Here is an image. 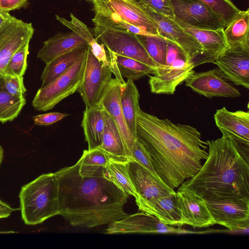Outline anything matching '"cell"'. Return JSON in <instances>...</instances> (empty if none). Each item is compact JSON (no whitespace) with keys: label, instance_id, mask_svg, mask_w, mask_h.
<instances>
[{"label":"cell","instance_id":"1","mask_svg":"<svg viewBox=\"0 0 249 249\" xmlns=\"http://www.w3.org/2000/svg\"><path fill=\"white\" fill-rule=\"evenodd\" d=\"M136 139L148 153L159 178L173 189L193 177L208 156L207 142L196 128L159 118L141 109L138 113Z\"/></svg>","mask_w":249,"mask_h":249},{"label":"cell","instance_id":"2","mask_svg":"<svg viewBox=\"0 0 249 249\" xmlns=\"http://www.w3.org/2000/svg\"><path fill=\"white\" fill-rule=\"evenodd\" d=\"M104 171L82 176L77 162L55 172L58 181L59 215L71 225L93 228L128 215L124 208L129 195L106 178Z\"/></svg>","mask_w":249,"mask_h":249},{"label":"cell","instance_id":"3","mask_svg":"<svg viewBox=\"0 0 249 249\" xmlns=\"http://www.w3.org/2000/svg\"><path fill=\"white\" fill-rule=\"evenodd\" d=\"M208 156L199 171L179 188L204 201L249 200V162L229 137L207 141Z\"/></svg>","mask_w":249,"mask_h":249},{"label":"cell","instance_id":"4","mask_svg":"<svg viewBox=\"0 0 249 249\" xmlns=\"http://www.w3.org/2000/svg\"><path fill=\"white\" fill-rule=\"evenodd\" d=\"M18 196L22 219L26 225L41 224L59 215L58 181L55 173L41 175L23 185Z\"/></svg>","mask_w":249,"mask_h":249},{"label":"cell","instance_id":"5","mask_svg":"<svg viewBox=\"0 0 249 249\" xmlns=\"http://www.w3.org/2000/svg\"><path fill=\"white\" fill-rule=\"evenodd\" d=\"M87 50L74 64L50 84L40 88L32 101L34 108L46 111L77 91L81 85L85 71Z\"/></svg>","mask_w":249,"mask_h":249},{"label":"cell","instance_id":"6","mask_svg":"<svg viewBox=\"0 0 249 249\" xmlns=\"http://www.w3.org/2000/svg\"><path fill=\"white\" fill-rule=\"evenodd\" d=\"M136 0L154 23L159 36L177 46L185 60L194 64L202 52L198 42L173 19L157 12L140 0Z\"/></svg>","mask_w":249,"mask_h":249},{"label":"cell","instance_id":"7","mask_svg":"<svg viewBox=\"0 0 249 249\" xmlns=\"http://www.w3.org/2000/svg\"><path fill=\"white\" fill-rule=\"evenodd\" d=\"M92 31L96 39L100 40L107 50L115 53L136 59L155 68L162 67L150 57L136 35L97 24H94Z\"/></svg>","mask_w":249,"mask_h":249},{"label":"cell","instance_id":"8","mask_svg":"<svg viewBox=\"0 0 249 249\" xmlns=\"http://www.w3.org/2000/svg\"><path fill=\"white\" fill-rule=\"evenodd\" d=\"M112 79L108 66H104L88 47L83 82L77 91L85 104L86 109L100 104Z\"/></svg>","mask_w":249,"mask_h":249},{"label":"cell","instance_id":"9","mask_svg":"<svg viewBox=\"0 0 249 249\" xmlns=\"http://www.w3.org/2000/svg\"><path fill=\"white\" fill-rule=\"evenodd\" d=\"M215 123L223 136L230 138L247 158L249 153V111H231L225 107L214 114Z\"/></svg>","mask_w":249,"mask_h":249},{"label":"cell","instance_id":"10","mask_svg":"<svg viewBox=\"0 0 249 249\" xmlns=\"http://www.w3.org/2000/svg\"><path fill=\"white\" fill-rule=\"evenodd\" d=\"M175 18L192 27L205 30L224 29L223 20L198 0H171Z\"/></svg>","mask_w":249,"mask_h":249},{"label":"cell","instance_id":"11","mask_svg":"<svg viewBox=\"0 0 249 249\" xmlns=\"http://www.w3.org/2000/svg\"><path fill=\"white\" fill-rule=\"evenodd\" d=\"M214 224L233 231L249 226V200L224 199L205 201Z\"/></svg>","mask_w":249,"mask_h":249},{"label":"cell","instance_id":"12","mask_svg":"<svg viewBox=\"0 0 249 249\" xmlns=\"http://www.w3.org/2000/svg\"><path fill=\"white\" fill-rule=\"evenodd\" d=\"M128 173L135 188L138 207L159 196L175 194L158 177L135 161L127 163Z\"/></svg>","mask_w":249,"mask_h":249},{"label":"cell","instance_id":"13","mask_svg":"<svg viewBox=\"0 0 249 249\" xmlns=\"http://www.w3.org/2000/svg\"><path fill=\"white\" fill-rule=\"evenodd\" d=\"M35 29L27 23L14 17L0 30V79L14 53L30 42Z\"/></svg>","mask_w":249,"mask_h":249},{"label":"cell","instance_id":"14","mask_svg":"<svg viewBox=\"0 0 249 249\" xmlns=\"http://www.w3.org/2000/svg\"><path fill=\"white\" fill-rule=\"evenodd\" d=\"M224 78L249 89V48H228L213 63Z\"/></svg>","mask_w":249,"mask_h":249},{"label":"cell","instance_id":"15","mask_svg":"<svg viewBox=\"0 0 249 249\" xmlns=\"http://www.w3.org/2000/svg\"><path fill=\"white\" fill-rule=\"evenodd\" d=\"M192 62H187L183 56L178 58L170 66L160 68L157 74L149 75L148 84L152 93L173 94L177 87L195 73Z\"/></svg>","mask_w":249,"mask_h":249},{"label":"cell","instance_id":"16","mask_svg":"<svg viewBox=\"0 0 249 249\" xmlns=\"http://www.w3.org/2000/svg\"><path fill=\"white\" fill-rule=\"evenodd\" d=\"M180 228L165 224L156 217L143 212L128 215L109 224L106 233H183Z\"/></svg>","mask_w":249,"mask_h":249},{"label":"cell","instance_id":"17","mask_svg":"<svg viewBox=\"0 0 249 249\" xmlns=\"http://www.w3.org/2000/svg\"><path fill=\"white\" fill-rule=\"evenodd\" d=\"M217 69L194 73L185 82V86L194 92L209 98L214 97L235 98L241 96L239 90L227 82Z\"/></svg>","mask_w":249,"mask_h":249},{"label":"cell","instance_id":"18","mask_svg":"<svg viewBox=\"0 0 249 249\" xmlns=\"http://www.w3.org/2000/svg\"><path fill=\"white\" fill-rule=\"evenodd\" d=\"M173 20L195 38L202 47V53L194 63L195 67L205 63H213L229 48L224 36V29L212 30L198 29L175 18Z\"/></svg>","mask_w":249,"mask_h":249},{"label":"cell","instance_id":"19","mask_svg":"<svg viewBox=\"0 0 249 249\" xmlns=\"http://www.w3.org/2000/svg\"><path fill=\"white\" fill-rule=\"evenodd\" d=\"M175 196L183 225L201 228L214 224L203 199L191 191L180 188L176 192Z\"/></svg>","mask_w":249,"mask_h":249},{"label":"cell","instance_id":"20","mask_svg":"<svg viewBox=\"0 0 249 249\" xmlns=\"http://www.w3.org/2000/svg\"><path fill=\"white\" fill-rule=\"evenodd\" d=\"M121 86L116 78H112L100 104L116 123L122 136L129 161H133L131 150L135 139L131 134L125 120L120 102Z\"/></svg>","mask_w":249,"mask_h":249},{"label":"cell","instance_id":"21","mask_svg":"<svg viewBox=\"0 0 249 249\" xmlns=\"http://www.w3.org/2000/svg\"><path fill=\"white\" fill-rule=\"evenodd\" d=\"M120 19L124 20L152 35L159 36L151 20L137 3L136 0H99Z\"/></svg>","mask_w":249,"mask_h":249},{"label":"cell","instance_id":"22","mask_svg":"<svg viewBox=\"0 0 249 249\" xmlns=\"http://www.w3.org/2000/svg\"><path fill=\"white\" fill-rule=\"evenodd\" d=\"M88 43L73 31L58 33L43 42L37 53V58L45 64L54 58L78 48H88Z\"/></svg>","mask_w":249,"mask_h":249},{"label":"cell","instance_id":"23","mask_svg":"<svg viewBox=\"0 0 249 249\" xmlns=\"http://www.w3.org/2000/svg\"><path fill=\"white\" fill-rule=\"evenodd\" d=\"M176 193L159 196L140 206L142 212L156 217L161 222L172 226H181L182 217L176 201Z\"/></svg>","mask_w":249,"mask_h":249},{"label":"cell","instance_id":"24","mask_svg":"<svg viewBox=\"0 0 249 249\" xmlns=\"http://www.w3.org/2000/svg\"><path fill=\"white\" fill-rule=\"evenodd\" d=\"M104 116L105 125L100 148L107 154L109 159L121 162L129 161L117 126L105 109Z\"/></svg>","mask_w":249,"mask_h":249},{"label":"cell","instance_id":"25","mask_svg":"<svg viewBox=\"0 0 249 249\" xmlns=\"http://www.w3.org/2000/svg\"><path fill=\"white\" fill-rule=\"evenodd\" d=\"M104 125V108L101 104L85 110L81 126L88 144V150L100 147Z\"/></svg>","mask_w":249,"mask_h":249},{"label":"cell","instance_id":"26","mask_svg":"<svg viewBox=\"0 0 249 249\" xmlns=\"http://www.w3.org/2000/svg\"><path fill=\"white\" fill-rule=\"evenodd\" d=\"M139 99V92L134 81L127 79L121 87L120 102L127 125L135 139L138 113L141 110Z\"/></svg>","mask_w":249,"mask_h":249},{"label":"cell","instance_id":"27","mask_svg":"<svg viewBox=\"0 0 249 249\" xmlns=\"http://www.w3.org/2000/svg\"><path fill=\"white\" fill-rule=\"evenodd\" d=\"M224 34L229 48H249V9L240 10Z\"/></svg>","mask_w":249,"mask_h":249},{"label":"cell","instance_id":"28","mask_svg":"<svg viewBox=\"0 0 249 249\" xmlns=\"http://www.w3.org/2000/svg\"><path fill=\"white\" fill-rule=\"evenodd\" d=\"M88 48H78L62 54L46 64L41 75L44 88L70 68Z\"/></svg>","mask_w":249,"mask_h":249},{"label":"cell","instance_id":"29","mask_svg":"<svg viewBox=\"0 0 249 249\" xmlns=\"http://www.w3.org/2000/svg\"><path fill=\"white\" fill-rule=\"evenodd\" d=\"M118 68L121 76L135 81L145 75L157 74L159 68L149 66L136 59L115 53Z\"/></svg>","mask_w":249,"mask_h":249},{"label":"cell","instance_id":"30","mask_svg":"<svg viewBox=\"0 0 249 249\" xmlns=\"http://www.w3.org/2000/svg\"><path fill=\"white\" fill-rule=\"evenodd\" d=\"M128 162L117 161L109 159L105 168L104 175L125 193L133 196L135 198L137 196L135 190L128 173Z\"/></svg>","mask_w":249,"mask_h":249},{"label":"cell","instance_id":"31","mask_svg":"<svg viewBox=\"0 0 249 249\" xmlns=\"http://www.w3.org/2000/svg\"><path fill=\"white\" fill-rule=\"evenodd\" d=\"M109 161V158L100 148L85 150L77 161L79 172L82 176H90L104 170Z\"/></svg>","mask_w":249,"mask_h":249},{"label":"cell","instance_id":"32","mask_svg":"<svg viewBox=\"0 0 249 249\" xmlns=\"http://www.w3.org/2000/svg\"><path fill=\"white\" fill-rule=\"evenodd\" d=\"M26 104L24 97H18L10 94L4 88L0 79V122L13 121L20 113Z\"/></svg>","mask_w":249,"mask_h":249},{"label":"cell","instance_id":"33","mask_svg":"<svg viewBox=\"0 0 249 249\" xmlns=\"http://www.w3.org/2000/svg\"><path fill=\"white\" fill-rule=\"evenodd\" d=\"M136 36L150 57L159 65L164 66L168 41L156 35H136Z\"/></svg>","mask_w":249,"mask_h":249},{"label":"cell","instance_id":"34","mask_svg":"<svg viewBox=\"0 0 249 249\" xmlns=\"http://www.w3.org/2000/svg\"><path fill=\"white\" fill-rule=\"evenodd\" d=\"M219 16L226 27L234 18L240 10L231 0H198Z\"/></svg>","mask_w":249,"mask_h":249},{"label":"cell","instance_id":"35","mask_svg":"<svg viewBox=\"0 0 249 249\" xmlns=\"http://www.w3.org/2000/svg\"><path fill=\"white\" fill-rule=\"evenodd\" d=\"M29 44V42L27 43L14 53L5 67L3 75H24L27 67Z\"/></svg>","mask_w":249,"mask_h":249},{"label":"cell","instance_id":"36","mask_svg":"<svg viewBox=\"0 0 249 249\" xmlns=\"http://www.w3.org/2000/svg\"><path fill=\"white\" fill-rule=\"evenodd\" d=\"M70 20H67L62 17L55 15L56 20L61 24L74 32L84 40H85L90 46L98 41L94 37L91 30L77 18L72 13H70Z\"/></svg>","mask_w":249,"mask_h":249},{"label":"cell","instance_id":"37","mask_svg":"<svg viewBox=\"0 0 249 249\" xmlns=\"http://www.w3.org/2000/svg\"><path fill=\"white\" fill-rule=\"evenodd\" d=\"M1 79L4 88L10 94L18 97H24L26 89L23 76L4 74Z\"/></svg>","mask_w":249,"mask_h":249},{"label":"cell","instance_id":"38","mask_svg":"<svg viewBox=\"0 0 249 249\" xmlns=\"http://www.w3.org/2000/svg\"><path fill=\"white\" fill-rule=\"evenodd\" d=\"M131 156L133 161L138 162L154 175L158 177L148 153L137 139L132 148Z\"/></svg>","mask_w":249,"mask_h":249},{"label":"cell","instance_id":"39","mask_svg":"<svg viewBox=\"0 0 249 249\" xmlns=\"http://www.w3.org/2000/svg\"><path fill=\"white\" fill-rule=\"evenodd\" d=\"M157 12L173 19L175 18L171 0H140Z\"/></svg>","mask_w":249,"mask_h":249},{"label":"cell","instance_id":"40","mask_svg":"<svg viewBox=\"0 0 249 249\" xmlns=\"http://www.w3.org/2000/svg\"><path fill=\"white\" fill-rule=\"evenodd\" d=\"M69 114L53 112L37 115L32 117L34 124L37 125H49L56 123Z\"/></svg>","mask_w":249,"mask_h":249},{"label":"cell","instance_id":"41","mask_svg":"<svg viewBox=\"0 0 249 249\" xmlns=\"http://www.w3.org/2000/svg\"><path fill=\"white\" fill-rule=\"evenodd\" d=\"M105 46L103 43L99 44L98 42H97L89 47L93 56L101 62L104 66L109 67L108 58Z\"/></svg>","mask_w":249,"mask_h":249},{"label":"cell","instance_id":"42","mask_svg":"<svg viewBox=\"0 0 249 249\" xmlns=\"http://www.w3.org/2000/svg\"><path fill=\"white\" fill-rule=\"evenodd\" d=\"M28 0H0V9L9 12L26 6Z\"/></svg>","mask_w":249,"mask_h":249},{"label":"cell","instance_id":"43","mask_svg":"<svg viewBox=\"0 0 249 249\" xmlns=\"http://www.w3.org/2000/svg\"><path fill=\"white\" fill-rule=\"evenodd\" d=\"M180 56H183L177 46L168 41L164 65L167 66H171L178 58Z\"/></svg>","mask_w":249,"mask_h":249},{"label":"cell","instance_id":"44","mask_svg":"<svg viewBox=\"0 0 249 249\" xmlns=\"http://www.w3.org/2000/svg\"><path fill=\"white\" fill-rule=\"evenodd\" d=\"M107 50L108 52L109 68L111 72L115 75V78L119 81L120 86L122 87L124 85L125 82L121 76L119 72L116 61L115 53L109 50Z\"/></svg>","mask_w":249,"mask_h":249},{"label":"cell","instance_id":"45","mask_svg":"<svg viewBox=\"0 0 249 249\" xmlns=\"http://www.w3.org/2000/svg\"><path fill=\"white\" fill-rule=\"evenodd\" d=\"M18 210L19 209L12 208L6 203L0 200V219L9 217L12 212Z\"/></svg>","mask_w":249,"mask_h":249},{"label":"cell","instance_id":"46","mask_svg":"<svg viewBox=\"0 0 249 249\" xmlns=\"http://www.w3.org/2000/svg\"><path fill=\"white\" fill-rule=\"evenodd\" d=\"M12 17L9 12L0 9V30L8 22Z\"/></svg>","mask_w":249,"mask_h":249},{"label":"cell","instance_id":"47","mask_svg":"<svg viewBox=\"0 0 249 249\" xmlns=\"http://www.w3.org/2000/svg\"><path fill=\"white\" fill-rule=\"evenodd\" d=\"M4 158L3 149L0 145V168Z\"/></svg>","mask_w":249,"mask_h":249},{"label":"cell","instance_id":"48","mask_svg":"<svg viewBox=\"0 0 249 249\" xmlns=\"http://www.w3.org/2000/svg\"><path fill=\"white\" fill-rule=\"evenodd\" d=\"M85 0L92 2L93 0Z\"/></svg>","mask_w":249,"mask_h":249}]
</instances>
